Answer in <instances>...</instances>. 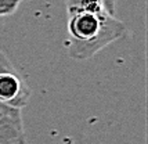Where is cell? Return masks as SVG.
<instances>
[{"instance_id":"1","label":"cell","mask_w":148,"mask_h":144,"mask_svg":"<svg viewBox=\"0 0 148 144\" xmlns=\"http://www.w3.org/2000/svg\"><path fill=\"white\" fill-rule=\"evenodd\" d=\"M66 11L68 38L64 42V49L71 58H90L125 36L127 31L122 21L108 13L91 14L77 8H66Z\"/></svg>"},{"instance_id":"2","label":"cell","mask_w":148,"mask_h":144,"mask_svg":"<svg viewBox=\"0 0 148 144\" xmlns=\"http://www.w3.org/2000/svg\"><path fill=\"white\" fill-rule=\"evenodd\" d=\"M0 144H26L21 108L0 103Z\"/></svg>"},{"instance_id":"3","label":"cell","mask_w":148,"mask_h":144,"mask_svg":"<svg viewBox=\"0 0 148 144\" xmlns=\"http://www.w3.org/2000/svg\"><path fill=\"white\" fill-rule=\"evenodd\" d=\"M31 89L17 71L0 72V103L22 108L28 104Z\"/></svg>"},{"instance_id":"4","label":"cell","mask_w":148,"mask_h":144,"mask_svg":"<svg viewBox=\"0 0 148 144\" xmlns=\"http://www.w3.org/2000/svg\"><path fill=\"white\" fill-rule=\"evenodd\" d=\"M21 0H0V17H7L17 11Z\"/></svg>"},{"instance_id":"5","label":"cell","mask_w":148,"mask_h":144,"mask_svg":"<svg viewBox=\"0 0 148 144\" xmlns=\"http://www.w3.org/2000/svg\"><path fill=\"white\" fill-rule=\"evenodd\" d=\"M104 1V7L107 10V13L111 15H115V10H116V0H103Z\"/></svg>"},{"instance_id":"6","label":"cell","mask_w":148,"mask_h":144,"mask_svg":"<svg viewBox=\"0 0 148 144\" xmlns=\"http://www.w3.org/2000/svg\"><path fill=\"white\" fill-rule=\"evenodd\" d=\"M21 1H24V0H21Z\"/></svg>"}]
</instances>
